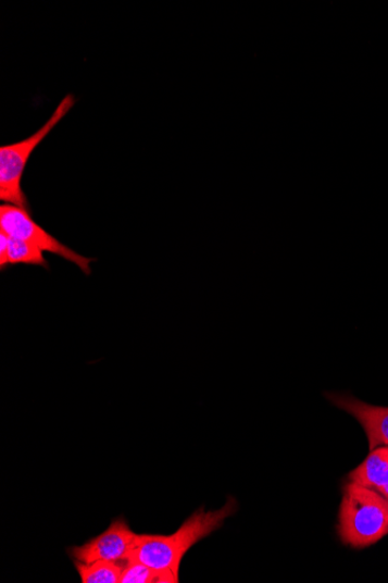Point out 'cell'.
Returning <instances> with one entry per match:
<instances>
[{
  "instance_id": "3",
  "label": "cell",
  "mask_w": 388,
  "mask_h": 583,
  "mask_svg": "<svg viewBox=\"0 0 388 583\" xmlns=\"http://www.w3.org/2000/svg\"><path fill=\"white\" fill-rule=\"evenodd\" d=\"M75 103V96L66 95L50 119L30 137L0 147V201L32 212L22 186L28 160L50 132L70 113Z\"/></svg>"
},
{
  "instance_id": "12",
  "label": "cell",
  "mask_w": 388,
  "mask_h": 583,
  "mask_svg": "<svg viewBox=\"0 0 388 583\" xmlns=\"http://www.w3.org/2000/svg\"><path fill=\"white\" fill-rule=\"evenodd\" d=\"M378 493L388 499V483Z\"/></svg>"
},
{
  "instance_id": "2",
  "label": "cell",
  "mask_w": 388,
  "mask_h": 583,
  "mask_svg": "<svg viewBox=\"0 0 388 583\" xmlns=\"http://www.w3.org/2000/svg\"><path fill=\"white\" fill-rule=\"evenodd\" d=\"M341 541L364 548L388 535V499L380 493L350 482L343 491L339 518Z\"/></svg>"
},
{
  "instance_id": "1",
  "label": "cell",
  "mask_w": 388,
  "mask_h": 583,
  "mask_svg": "<svg viewBox=\"0 0 388 583\" xmlns=\"http://www.w3.org/2000/svg\"><path fill=\"white\" fill-rule=\"evenodd\" d=\"M236 511L238 504L230 497L221 510L206 512L200 508L171 536L138 535L128 559L179 578L182 560L189 549L221 529Z\"/></svg>"
},
{
  "instance_id": "8",
  "label": "cell",
  "mask_w": 388,
  "mask_h": 583,
  "mask_svg": "<svg viewBox=\"0 0 388 583\" xmlns=\"http://www.w3.org/2000/svg\"><path fill=\"white\" fill-rule=\"evenodd\" d=\"M127 560L124 561H95L83 563L74 561L82 583H121Z\"/></svg>"
},
{
  "instance_id": "11",
  "label": "cell",
  "mask_w": 388,
  "mask_h": 583,
  "mask_svg": "<svg viewBox=\"0 0 388 583\" xmlns=\"http://www.w3.org/2000/svg\"><path fill=\"white\" fill-rule=\"evenodd\" d=\"M10 236L2 230H0V270L4 272L8 266Z\"/></svg>"
},
{
  "instance_id": "6",
  "label": "cell",
  "mask_w": 388,
  "mask_h": 583,
  "mask_svg": "<svg viewBox=\"0 0 388 583\" xmlns=\"http://www.w3.org/2000/svg\"><path fill=\"white\" fill-rule=\"evenodd\" d=\"M329 401L355 418L363 426L370 451L388 446V408L371 406L346 395H328Z\"/></svg>"
},
{
  "instance_id": "10",
  "label": "cell",
  "mask_w": 388,
  "mask_h": 583,
  "mask_svg": "<svg viewBox=\"0 0 388 583\" xmlns=\"http://www.w3.org/2000/svg\"><path fill=\"white\" fill-rule=\"evenodd\" d=\"M37 265L48 270L49 263L43 256L42 249L23 240L10 237L8 266L11 265Z\"/></svg>"
},
{
  "instance_id": "9",
  "label": "cell",
  "mask_w": 388,
  "mask_h": 583,
  "mask_svg": "<svg viewBox=\"0 0 388 583\" xmlns=\"http://www.w3.org/2000/svg\"><path fill=\"white\" fill-rule=\"evenodd\" d=\"M179 578L168 571H158L149 566L129 560L123 572L121 583H178Z\"/></svg>"
},
{
  "instance_id": "5",
  "label": "cell",
  "mask_w": 388,
  "mask_h": 583,
  "mask_svg": "<svg viewBox=\"0 0 388 583\" xmlns=\"http://www.w3.org/2000/svg\"><path fill=\"white\" fill-rule=\"evenodd\" d=\"M137 539V533L132 531L127 521L124 518H117L96 538L82 546L67 548V554L74 561L83 563L124 561L129 558Z\"/></svg>"
},
{
  "instance_id": "4",
  "label": "cell",
  "mask_w": 388,
  "mask_h": 583,
  "mask_svg": "<svg viewBox=\"0 0 388 583\" xmlns=\"http://www.w3.org/2000/svg\"><path fill=\"white\" fill-rule=\"evenodd\" d=\"M0 230L13 239L26 241L39 247L43 252L73 262L86 275L91 274V263L95 259L83 257L62 244L45 227L34 222L30 212L23 208L12 204L0 206Z\"/></svg>"
},
{
  "instance_id": "7",
  "label": "cell",
  "mask_w": 388,
  "mask_h": 583,
  "mask_svg": "<svg viewBox=\"0 0 388 583\" xmlns=\"http://www.w3.org/2000/svg\"><path fill=\"white\" fill-rule=\"evenodd\" d=\"M349 477L351 482L362 487L379 492L388 483V446H380L371 451Z\"/></svg>"
}]
</instances>
